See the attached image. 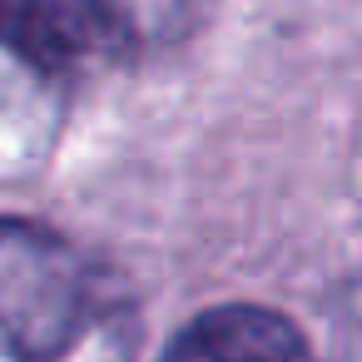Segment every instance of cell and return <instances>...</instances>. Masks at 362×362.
<instances>
[{
    "instance_id": "cell-1",
    "label": "cell",
    "mask_w": 362,
    "mask_h": 362,
    "mask_svg": "<svg viewBox=\"0 0 362 362\" xmlns=\"http://www.w3.org/2000/svg\"><path fill=\"white\" fill-rule=\"evenodd\" d=\"M100 313L95 263L55 228L0 218V347L21 362L65 357Z\"/></svg>"
},
{
    "instance_id": "cell-2",
    "label": "cell",
    "mask_w": 362,
    "mask_h": 362,
    "mask_svg": "<svg viewBox=\"0 0 362 362\" xmlns=\"http://www.w3.org/2000/svg\"><path fill=\"white\" fill-rule=\"evenodd\" d=\"M0 45L40 75H90L124 55L119 0H0Z\"/></svg>"
},
{
    "instance_id": "cell-3",
    "label": "cell",
    "mask_w": 362,
    "mask_h": 362,
    "mask_svg": "<svg viewBox=\"0 0 362 362\" xmlns=\"http://www.w3.org/2000/svg\"><path fill=\"white\" fill-rule=\"evenodd\" d=\"M159 362H313V347L283 313L228 303L184 322Z\"/></svg>"
}]
</instances>
